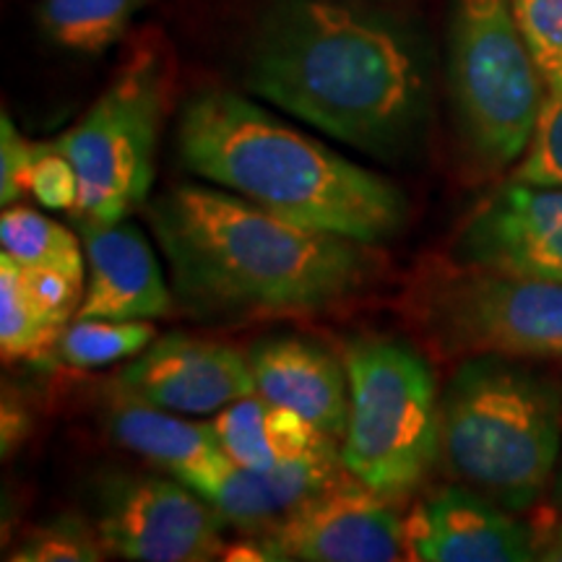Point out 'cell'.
<instances>
[{
    "label": "cell",
    "mask_w": 562,
    "mask_h": 562,
    "mask_svg": "<svg viewBox=\"0 0 562 562\" xmlns=\"http://www.w3.org/2000/svg\"><path fill=\"white\" fill-rule=\"evenodd\" d=\"M37 144L21 136L9 115L0 117V203L13 206L30 193Z\"/></svg>",
    "instance_id": "28"
},
{
    "label": "cell",
    "mask_w": 562,
    "mask_h": 562,
    "mask_svg": "<svg viewBox=\"0 0 562 562\" xmlns=\"http://www.w3.org/2000/svg\"><path fill=\"white\" fill-rule=\"evenodd\" d=\"M144 214L170 263L175 300L209 326L326 313L360 294L381 266L372 245L300 227L209 186L167 188Z\"/></svg>",
    "instance_id": "1"
},
{
    "label": "cell",
    "mask_w": 562,
    "mask_h": 562,
    "mask_svg": "<svg viewBox=\"0 0 562 562\" xmlns=\"http://www.w3.org/2000/svg\"><path fill=\"white\" fill-rule=\"evenodd\" d=\"M273 560L391 562L406 554L404 521L391 501L349 472L300 505L277 529L256 533Z\"/></svg>",
    "instance_id": "10"
},
{
    "label": "cell",
    "mask_w": 562,
    "mask_h": 562,
    "mask_svg": "<svg viewBox=\"0 0 562 562\" xmlns=\"http://www.w3.org/2000/svg\"><path fill=\"white\" fill-rule=\"evenodd\" d=\"M104 427L131 453L165 469L195 492L232 463L211 425L186 422L175 417V412L133 398H112Z\"/></svg>",
    "instance_id": "17"
},
{
    "label": "cell",
    "mask_w": 562,
    "mask_h": 562,
    "mask_svg": "<svg viewBox=\"0 0 562 562\" xmlns=\"http://www.w3.org/2000/svg\"><path fill=\"white\" fill-rule=\"evenodd\" d=\"M248 364L263 402L297 412L328 438L344 440L349 375L331 349L305 336H269L252 344Z\"/></svg>",
    "instance_id": "15"
},
{
    "label": "cell",
    "mask_w": 562,
    "mask_h": 562,
    "mask_svg": "<svg viewBox=\"0 0 562 562\" xmlns=\"http://www.w3.org/2000/svg\"><path fill=\"white\" fill-rule=\"evenodd\" d=\"M451 97L467 154L484 170L524 157L547 97L510 0H456Z\"/></svg>",
    "instance_id": "6"
},
{
    "label": "cell",
    "mask_w": 562,
    "mask_h": 562,
    "mask_svg": "<svg viewBox=\"0 0 562 562\" xmlns=\"http://www.w3.org/2000/svg\"><path fill=\"white\" fill-rule=\"evenodd\" d=\"M178 154L193 175L300 227L378 245L409 222V201L391 180L235 91L206 89L188 100Z\"/></svg>",
    "instance_id": "3"
},
{
    "label": "cell",
    "mask_w": 562,
    "mask_h": 562,
    "mask_svg": "<svg viewBox=\"0 0 562 562\" xmlns=\"http://www.w3.org/2000/svg\"><path fill=\"white\" fill-rule=\"evenodd\" d=\"M167 91L165 58L133 53L87 115L55 140L79 175L74 214L121 222L149 201Z\"/></svg>",
    "instance_id": "7"
},
{
    "label": "cell",
    "mask_w": 562,
    "mask_h": 562,
    "mask_svg": "<svg viewBox=\"0 0 562 562\" xmlns=\"http://www.w3.org/2000/svg\"><path fill=\"white\" fill-rule=\"evenodd\" d=\"M32 432V417L24 409V404H19L16 398L9 396L3 398V419H0V446H3V456L19 451L21 442L30 438Z\"/></svg>",
    "instance_id": "29"
},
{
    "label": "cell",
    "mask_w": 562,
    "mask_h": 562,
    "mask_svg": "<svg viewBox=\"0 0 562 562\" xmlns=\"http://www.w3.org/2000/svg\"><path fill=\"white\" fill-rule=\"evenodd\" d=\"M146 0H40L37 24L42 34L81 55H102L123 40L131 21Z\"/></svg>",
    "instance_id": "18"
},
{
    "label": "cell",
    "mask_w": 562,
    "mask_h": 562,
    "mask_svg": "<svg viewBox=\"0 0 562 562\" xmlns=\"http://www.w3.org/2000/svg\"><path fill=\"white\" fill-rule=\"evenodd\" d=\"M0 245L19 266H50L83 277L81 250L74 232L34 209L5 206L0 216Z\"/></svg>",
    "instance_id": "20"
},
{
    "label": "cell",
    "mask_w": 562,
    "mask_h": 562,
    "mask_svg": "<svg viewBox=\"0 0 562 562\" xmlns=\"http://www.w3.org/2000/svg\"><path fill=\"white\" fill-rule=\"evenodd\" d=\"M108 552L100 533L74 513L34 526L13 550V562H97Z\"/></svg>",
    "instance_id": "23"
},
{
    "label": "cell",
    "mask_w": 562,
    "mask_h": 562,
    "mask_svg": "<svg viewBox=\"0 0 562 562\" xmlns=\"http://www.w3.org/2000/svg\"><path fill=\"white\" fill-rule=\"evenodd\" d=\"M349 422L344 469L385 501H402L440 459V393L432 368L391 336H355L344 347Z\"/></svg>",
    "instance_id": "5"
},
{
    "label": "cell",
    "mask_w": 562,
    "mask_h": 562,
    "mask_svg": "<svg viewBox=\"0 0 562 562\" xmlns=\"http://www.w3.org/2000/svg\"><path fill=\"white\" fill-rule=\"evenodd\" d=\"M224 453L248 469H269L277 463L271 442V404L258 393L224 406L211 422Z\"/></svg>",
    "instance_id": "22"
},
{
    "label": "cell",
    "mask_w": 562,
    "mask_h": 562,
    "mask_svg": "<svg viewBox=\"0 0 562 562\" xmlns=\"http://www.w3.org/2000/svg\"><path fill=\"white\" fill-rule=\"evenodd\" d=\"M30 193L50 211H70L74 214L79 209V175L55 144H37Z\"/></svg>",
    "instance_id": "27"
},
{
    "label": "cell",
    "mask_w": 562,
    "mask_h": 562,
    "mask_svg": "<svg viewBox=\"0 0 562 562\" xmlns=\"http://www.w3.org/2000/svg\"><path fill=\"white\" fill-rule=\"evenodd\" d=\"M463 269L562 281V186L510 180L456 237Z\"/></svg>",
    "instance_id": "11"
},
{
    "label": "cell",
    "mask_w": 562,
    "mask_h": 562,
    "mask_svg": "<svg viewBox=\"0 0 562 562\" xmlns=\"http://www.w3.org/2000/svg\"><path fill=\"white\" fill-rule=\"evenodd\" d=\"M347 474L341 453L302 456L277 461L269 469H248L232 461L199 495L211 503L227 526L250 537L266 533L292 516L300 505Z\"/></svg>",
    "instance_id": "16"
},
{
    "label": "cell",
    "mask_w": 562,
    "mask_h": 562,
    "mask_svg": "<svg viewBox=\"0 0 562 562\" xmlns=\"http://www.w3.org/2000/svg\"><path fill=\"white\" fill-rule=\"evenodd\" d=\"M63 328L47 318L26 294L21 266L0 256V351L3 360H32L53 351Z\"/></svg>",
    "instance_id": "21"
},
{
    "label": "cell",
    "mask_w": 562,
    "mask_h": 562,
    "mask_svg": "<svg viewBox=\"0 0 562 562\" xmlns=\"http://www.w3.org/2000/svg\"><path fill=\"white\" fill-rule=\"evenodd\" d=\"M222 516L180 480L115 472L94 492L104 550L136 562H206L224 552Z\"/></svg>",
    "instance_id": "9"
},
{
    "label": "cell",
    "mask_w": 562,
    "mask_h": 562,
    "mask_svg": "<svg viewBox=\"0 0 562 562\" xmlns=\"http://www.w3.org/2000/svg\"><path fill=\"white\" fill-rule=\"evenodd\" d=\"M513 180L533 186H562V91H547L537 125Z\"/></svg>",
    "instance_id": "25"
},
{
    "label": "cell",
    "mask_w": 562,
    "mask_h": 562,
    "mask_svg": "<svg viewBox=\"0 0 562 562\" xmlns=\"http://www.w3.org/2000/svg\"><path fill=\"white\" fill-rule=\"evenodd\" d=\"M554 492H558V501L562 505V461H560V469H558V482H554Z\"/></svg>",
    "instance_id": "31"
},
{
    "label": "cell",
    "mask_w": 562,
    "mask_h": 562,
    "mask_svg": "<svg viewBox=\"0 0 562 562\" xmlns=\"http://www.w3.org/2000/svg\"><path fill=\"white\" fill-rule=\"evenodd\" d=\"M406 558L422 562L537 560L533 531L472 487H438L404 521Z\"/></svg>",
    "instance_id": "13"
},
{
    "label": "cell",
    "mask_w": 562,
    "mask_h": 562,
    "mask_svg": "<svg viewBox=\"0 0 562 562\" xmlns=\"http://www.w3.org/2000/svg\"><path fill=\"white\" fill-rule=\"evenodd\" d=\"M21 281H24V290L34 300V305L55 326L66 328L70 318H76L83 302L81 273L50 269V266H21Z\"/></svg>",
    "instance_id": "26"
},
{
    "label": "cell",
    "mask_w": 562,
    "mask_h": 562,
    "mask_svg": "<svg viewBox=\"0 0 562 562\" xmlns=\"http://www.w3.org/2000/svg\"><path fill=\"white\" fill-rule=\"evenodd\" d=\"M547 91H562V0H510Z\"/></svg>",
    "instance_id": "24"
},
{
    "label": "cell",
    "mask_w": 562,
    "mask_h": 562,
    "mask_svg": "<svg viewBox=\"0 0 562 562\" xmlns=\"http://www.w3.org/2000/svg\"><path fill=\"white\" fill-rule=\"evenodd\" d=\"M149 321H104L74 318L55 341L53 355L76 370L108 368V364L133 360L154 341Z\"/></svg>",
    "instance_id": "19"
},
{
    "label": "cell",
    "mask_w": 562,
    "mask_h": 562,
    "mask_svg": "<svg viewBox=\"0 0 562 562\" xmlns=\"http://www.w3.org/2000/svg\"><path fill=\"white\" fill-rule=\"evenodd\" d=\"M440 412V459L456 480L513 513L539 503L562 442V391L550 375L518 357H463Z\"/></svg>",
    "instance_id": "4"
},
{
    "label": "cell",
    "mask_w": 562,
    "mask_h": 562,
    "mask_svg": "<svg viewBox=\"0 0 562 562\" xmlns=\"http://www.w3.org/2000/svg\"><path fill=\"white\" fill-rule=\"evenodd\" d=\"M256 97L383 161L417 151L430 117L419 42L383 13L339 0H279L245 58Z\"/></svg>",
    "instance_id": "2"
},
{
    "label": "cell",
    "mask_w": 562,
    "mask_h": 562,
    "mask_svg": "<svg viewBox=\"0 0 562 562\" xmlns=\"http://www.w3.org/2000/svg\"><path fill=\"white\" fill-rule=\"evenodd\" d=\"M533 531V550H537V560H552L562 562V524L547 526L544 531Z\"/></svg>",
    "instance_id": "30"
},
{
    "label": "cell",
    "mask_w": 562,
    "mask_h": 562,
    "mask_svg": "<svg viewBox=\"0 0 562 562\" xmlns=\"http://www.w3.org/2000/svg\"><path fill=\"white\" fill-rule=\"evenodd\" d=\"M256 393L248 357L227 344L170 334L151 341L112 381V396L175 414H209Z\"/></svg>",
    "instance_id": "12"
},
{
    "label": "cell",
    "mask_w": 562,
    "mask_h": 562,
    "mask_svg": "<svg viewBox=\"0 0 562 562\" xmlns=\"http://www.w3.org/2000/svg\"><path fill=\"white\" fill-rule=\"evenodd\" d=\"M417 313L446 355L562 360V281L459 266L425 279Z\"/></svg>",
    "instance_id": "8"
},
{
    "label": "cell",
    "mask_w": 562,
    "mask_h": 562,
    "mask_svg": "<svg viewBox=\"0 0 562 562\" xmlns=\"http://www.w3.org/2000/svg\"><path fill=\"white\" fill-rule=\"evenodd\" d=\"M89 261V286L76 318L157 321L175 307L151 243L136 224L70 214Z\"/></svg>",
    "instance_id": "14"
}]
</instances>
